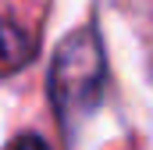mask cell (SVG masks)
Listing matches in <instances>:
<instances>
[{
  "label": "cell",
  "instance_id": "cell-3",
  "mask_svg": "<svg viewBox=\"0 0 153 150\" xmlns=\"http://www.w3.org/2000/svg\"><path fill=\"white\" fill-rule=\"evenodd\" d=\"M4 150H53V147H50L39 132H18V136H14Z\"/></svg>",
  "mask_w": 153,
  "mask_h": 150
},
{
  "label": "cell",
  "instance_id": "cell-1",
  "mask_svg": "<svg viewBox=\"0 0 153 150\" xmlns=\"http://www.w3.org/2000/svg\"><path fill=\"white\" fill-rule=\"evenodd\" d=\"M107 46L96 32V25H78L57 43L46 72V97L57 114L61 129L75 136V129L103 104L107 97Z\"/></svg>",
  "mask_w": 153,
  "mask_h": 150
},
{
  "label": "cell",
  "instance_id": "cell-2",
  "mask_svg": "<svg viewBox=\"0 0 153 150\" xmlns=\"http://www.w3.org/2000/svg\"><path fill=\"white\" fill-rule=\"evenodd\" d=\"M36 57V39L29 36L18 22L0 18V68L4 72H18Z\"/></svg>",
  "mask_w": 153,
  "mask_h": 150
}]
</instances>
